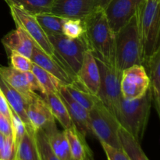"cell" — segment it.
<instances>
[{"instance_id":"5bb4252c","label":"cell","mask_w":160,"mask_h":160,"mask_svg":"<svg viewBox=\"0 0 160 160\" xmlns=\"http://www.w3.org/2000/svg\"><path fill=\"white\" fill-rule=\"evenodd\" d=\"M59 94L67 106L73 126L84 137L93 135L89 122V111L70 96L65 86H61Z\"/></svg>"},{"instance_id":"ac0fdd59","label":"cell","mask_w":160,"mask_h":160,"mask_svg":"<svg viewBox=\"0 0 160 160\" xmlns=\"http://www.w3.org/2000/svg\"><path fill=\"white\" fill-rule=\"evenodd\" d=\"M7 53L15 51L28 58H31L34 43L29 36L20 28L8 33L2 39Z\"/></svg>"},{"instance_id":"f1b7e54d","label":"cell","mask_w":160,"mask_h":160,"mask_svg":"<svg viewBox=\"0 0 160 160\" xmlns=\"http://www.w3.org/2000/svg\"><path fill=\"white\" fill-rule=\"evenodd\" d=\"M34 135L40 160H60L52 150L48 138L42 130L35 131Z\"/></svg>"},{"instance_id":"4316f807","label":"cell","mask_w":160,"mask_h":160,"mask_svg":"<svg viewBox=\"0 0 160 160\" xmlns=\"http://www.w3.org/2000/svg\"><path fill=\"white\" fill-rule=\"evenodd\" d=\"M34 17L47 35L62 34V25L65 18L51 12L38 14Z\"/></svg>"},{"instance_id":"4fadbf2b","label":"cell","mask_w":160,"mask_h":160,"mask_svg":"<svg viewBox=\"0 0 160 160\" xmlns=\"http://www.w3.org/2000/svg\"><path fill=\"white\" fill-rule=\"evenodd\" d=\"M77 84L89 93L98 94L100 84L99 68L92 53L88 50L84 56L82 64L76 75Z\"/></svg>"},{"instance_id":"52a82bcc","label":"cell","mask_w":160,"mask_h":160,"mask_svg":"<svg viewBox=\"0 0 160 160\" xmlns=\"http://www.w3.org/2000/svg\"><path fill=\"white\" fill-rule=\"evenodd\" d=\"M96 62L100 73V84L97 97L103 106L117 119L122 100L121 73L117 71L115 67L106 66L97 59Z\"/></svg>"},{"instance_id":"ab89813d","label":"cell","mask_w":160,"mask_h":160,"mask_svg":"<svg viewBox=\"0 0 160 160\" xmlns=\"http://www.w3.org/2000/svg\"><path fill=\"white\" fill-rule=\"evenodd\" d=\"M84 160H94L93 153H92V152L90 153H88V154L86 155L85 158H84Z\"/></svg>"},{"instance_id":"30bf717a","label":"cell","mask_w":160,"mask_h":160,"mask_svg":"<svg viewBox=\"0 0 160 160\" xmlns=\"http://www.w3.org/2000/svg\"><path fill=\"white\" fill-rule=\"evenodd\" d=\"M144 0H111L104 9L109 27L117 33L136 15Z\"/></svg>"},{"instance_id":"ffe728a7","label":"cell","mask_w":160,"mask_h":160,"mask_svg":"<svg viewBox=\"0 0 160 160\" xmlns=\"http://www.w3.org/2000/svg\"><path fill=\"white\" fill-rule=\"evenodd\" d=\"M0 91L4 95L9 107L20 117L26 126L31 127L27 117L28 102L27 101L26 98L20 95L17 91L9 86L7 83L5 82L1 78H0Z\"/></svg>"},{"instance_id":"7c38bea8","label":"cell","mask_w":160,"mask_h":160,"mask_svg":"<svg viewBox=\"0 0 160 160\" xmlns=\"http://www.w3.org/2000/svg\"><path fill=\"white\" fill-rule=\"evenodd\" d=\"M97 9L98 0H54L51 13L84 20Z\"/></svg>"},{"instance_id":"44dd1931","label":"cell","mask_w":160,"mask_h":160,"mask_svg":"<svg viewBox=\"0 0 160 160\" xmlns=\"http://www.w3.org/2000/svg\"><path fill=\"white\" fill-rule=\"evenodd\" d=\"M44 99L48 104L53 117L59 122L64 130L73 127L67 108L58 92H51L43 95Z\"/></svg>"},{"instance_id":"1f68e13d","label":"cell","mask_w":160,"mask_h":160,"mask_svg":"<svg viewBox=\"0 0 160 160\" xmlns=\"http://www.w3.org/2000/svg\"><path fill=\"white\" fill-rule=\"evenodd\" d=\"M10 120H11V126H12V138H13L14 142L17 146L18 143L21 138H23L25 131H26V125L23 123V120L20 119V117L12 110L10 108Z\"/></svg>"},{"instance_id":"cb8c5ba5","label":"cell","mask_w":160,"mask_h":160,"mask_svg":"<svg viewBox=\"0 0 160 160\" xmlns=\"http://www.w3.org/2000/svg\"><path fill=\"white\" fill-rule=\"evenodd\" d=\"M118 136L122 149L131 160H149L144 152L140 142L136 140L124 128L120 127Z\"/></svg>"},{"instance_id":"6da1fadb","label":"cell","mask_w":160,"mask_h":160,"mask_svg":"<svg viewBox=\"0 0 160 160\" xmlns=\"http://www.w3.org/2000/svg\"><path fill=\"white\" fill-rule=\"evenodd\" d=\"M84 22L89 51L97 60L115 67V33L109 27L104 10L98 8Z\"/></svg>"},{"instance_id":"3957f363","label":"cell","mask_w":160,"mask_h":160,"mask_svg":"<svg viewBox=\"0 0 160 160\" xmlns=\"http://www.w3.org/2000/svg\"><path fill=\"white\" fill-rule=\"evenodd\" d=\"M115 68L120 73L134 65L143 66L137 16L115 34Z\"/></svg>"},{"instance_id":"484cf974","label":"cell","mask_w":160,"mask_h":160,"mask_svg":"<svg viewBox=\"0 0 160 160\" xmlns=\"http://www.w3.org/2000/svg\"><path fill=\"white\" fill-rule=\"evenodd\" d=\"M31 72L34 73L40 84L42 95L51 92H58L61 86H63L57 78L36 64L33 63Z\"/></svg>"},{"instance_id":"9a60e30c","label":"cell","mask_w":160,"mask_h":160,"mask_svg":"<svg viewBox=\"0 0 160 160\" xmlns=\"http://www.w3.org/2000/svg\"><path fill=\"white\" fill-rule=\"evenodd\" d=\"M27 117L30 126L34 130H44L55 122V118L52 114L43 97L36 95L28 102Z\"/></svg>"},{"instance_id":"f546056e","label":"cell","mask_w":160,"mask_h":160,"mask_svg":"<svg viewBox=\"0 0 160 160\" xmlns=\"http://www.w3.org/2000/svg\"><path fill=\"white\" fill-rule=\"evenodd\" d=\"M84 34V22L80 19L65 18L62 34L70 38H78Z\"/></svg>"},{"instance_id":"277c9868","label":"cell","mask_w":160,"mask_h":160,"mask_svg":"<svg viewBox=\"0 0 160 160\" xmlns=\"http://www.w3.org/2000/svg\"><path fill=\"white\" fill-rule=\"evenodd\" d=\"M152 106V96L149 88L140 98L131 100L122 98L120 102L117 120L120 126L139 142L146 130Z\"/></svg>"},{"instance_id":"9c48e42d","label":"cell","mask_w":160,"mask_h":160,"mask_svg":"<svg viewBox=\"0 0 160 160\" xmlns=\"http://www.w3.org/2000/svg\"><path fill=\"white\" fill-rule=\"evenodd\" d=\"M149 88V78L145 67L134 65L121 73L120 90L124 99H136L143 96Z\"/></svg>"},{"instance_id":"60d3db41","label":"cell","mask_w":160,"mask_h":160,"mask_svg":"<svg viewBox=\"0 0 160 160\" xmlns=\"http://www.w3.org/2000/svg\"><path fill=\"white\" fill-rule=\"evenodd\" d=\"M16 160H18V159H16Z\"/></svg>"},{"instance_id":"74e56055","label":"cell","mask_w":160,"mask_h":160,"mask_svg":"<svg viewBox=\"0 0 160 160\" xmlns=\"http://www.w3.org/2000/svg\"><path fill=\"white\" fill-rule=\"evenodd\" d=\"M110 1L111 0H98V8L104 10V9L107 6Z\"/></svg>"},{"instance_id":"e0dca14e","label":"cell","mask_w":160,"mask_h":160,"mask_svg":"<svg viewBox=\"0 0 160 160\" xmlns=\"http://www.w3.org/2000/svg\"><path fill=\"white\" fill-rule=\"evenodd\" d=\"M149 78V89L152 96V105L160 115V49L157 50L143 63Z\"/></svg>"},{"instance_id":"7402d4cb","label":"cell","mask_w":160,"mask_h":160,"mask_svg":"<svg viewBox=\"0 0 160 160\" xmlns=\"http://www.w3.org/2000/svg\"><path fill=\"white\" fill-rule=\"evenodd\" d=\"M34 134L32 128L26 126V131L17 146V159L40 160Z\"/></svg>"},{"instance_id":"5b68a950","label":"cell","mask_w":160,"mask_h":160,"mask_svg":"<svg viewBox=\"0 0 160 160\" xmlns=\"http://www.w3.org/2000/svg\"><path fill=\"white\" fill-rule=\"evenodd\" d=\"M89 122L92 134L100 142L122 149L118 136L120 124L117 119L103 106L99 99L89 111Z\"/></svg>"},{"instance_id":"d6a6232c","label":"cell","mask_w":160,"mask_h":160,"mask_svg":"<svg viewBox=\"0 0 160 160\" xmlns=\"http://www.w3.org/2000/svg\"><path fill=\"white\" fill-rule=\"evenodd\" d=\"M17 159V145L12 136H6V142L2 152L0 160H16Z\"/></svg>"},{"instance_id":"8d00e7d4","label":"cell","mask_w":160,"mask_h":160,"mask_svg":"<svg viewBox=\"0 0 160 160\" xmlns=\"http://www.w3.org/2000/svg\"><path fill=\"white\" fill-rule=\"evenodd\" d=\"M25 74H26L27 80H28V82L29 84L30 87L32 89V91L35 92V91H38L42 93V88H41V86L39 84L37 78L34 76V73L31 71H28L25 72Z\"/></svg>"},{"instance_id":"83f0119b","label":"cell","mask_w":160,"mask_h":160,"mask_svg":"<svg viewBox=\"0 0 160 160\" xmlns=\"http://www.w3.org/2000/svg\"><path fill=\"white\" fill-rule=\"evenodd\" d=\"M65 87L70 96L79 104L84 106L87 110L90 111L98 100V97L96 95L88 92L77 83L67 85Z\"/></svg>"},{"instance_id":"ba28073f","label":"cell","mask_w":160,"mask_h":160,"mask_svg":"<svg viewBox=\"0 0 160 160\" xmlns=\"http://www.w3.org/2000/svg\"><path fill=\"white\" fill-rule=\"evenodd\" d=\"M9 9L17 28H21L29 36L33 43L42 51L48 56L57 59L48 35L38 23L34 16L25 12L17 6H10Z\"/></svg>"},{"instance_id":"7a4b0ae2","label":"cell","mask_w":160,"mask_h":160,"mask_svg":"<svg viewBox=\"0 0 160 160\" xmlns=\"http://www.w3.org/2000/svg\"><path fill=\"white\" fill-rule=\"evenodd\" d=\"M160 0H144L136 13L143 63L160 49Z\"/></svg>"},{"instance_id":"d4e9b609","label":"cell","mask_w":160,"mask_h":160,"mask_svg":"<svg viewBox=\"0 0 160 160\" xmlns=\"http://www.w3.org/2000/svg\"><path fill=\"white\" fill-rule=\"evenodd\" d=\"M9 6H13L31 15L51 12L54 0H5Z\"/></svg>"},{"instance_id":"8992f818","label":"cell","mask_w":160,"mask_h":160,"mask_svg":"<svg viewBox=\"0 0 160 160\" xmlns=\"http://www.w3.org/2000/svg\"><path fill=\"white\" fill-rule=\"evenodd\" d=\"M48 37L57 59L76 76L81 67L84 54L88 50L84 34L78 38H70L63 34Z\"/></svg>"},{"instance_id":"e575fe53","label":"cell","mask_w":160,"mask_h":160,"mask_svg":"<svg viewBox=\"0 0 160 160\" xmlns=\"http://www.w3.org/2000/svg\"><path fill=\"white\" fill-rule=\"evenodd\" d=\"M0 132L5 136H12L11 120L0 114Z\"/></svg>"},{"instance_id":"f35d334b","label":"cell","mask_w":160,"mask_h":160,"mask_svg":"<svg viewBox=\"0 0 160 160\" xmlns=\"http://www.w3.org/2000/svg\"><path fill=\"white\" fill-rule=\"evenodd\" d=\"M5 142H6V136L0 132V158H1L2 152L3 147H4Z\"/></svg>"},{"instance_id":"836d02e7","label":"cell","mask_w":160,"mask_h":160,"mask_svg":"<svg viewBox=\"0 0 160 160\" xmlns=\"http://www.w3.org/2000/svg\"><path fill=\"white\" fill-rule=\"evenodd\" d=\"M100 143L107 156L108 160H131L123 149H117L102 142Z\"/></svg>"},{"instance_id":"2e32d148","label":"cell","mask_w":160,"mask_h":160,"mask_svg":"<svg viewBox=\"0 0 160 160\" xmlns=\"http://www.w3.org/2000/svg\"><path fill=\"white\" fill-rule=\"evenodd\" d=\"M0 78L23 95L28 102L38 95L30 87L25 72L19 71L12 67L0 66Z\"/></svg>"},{"instance_id":"d590c367","label":"cell","mask_w":160,"mask_h":160,"mask_svg":"<svg viewBox=\"0 0 160 160\" xmlns=\"http://www.w3.org/2000/svg\"><path fill=\"white\" fill-rule=\"evenodd\" d=\"M0 114L10 120V107L1 91H0Z\"/></svg>"},{"instance_id":"8fae6325","label":"cell","mask_w":160,"mask_h":160,"mask_svg":"<svg viewBox=\"0 0 160 160\" xmlns=\"http://www.w3.org/2000/svg\"><path fill=\"white\" fill-rule=\"evenodd\" d=\"M33 63L46 70L57 78L63 86L77 82V78L58 59L48 56L34 44L32 53L30 58Z\"/></svg>"},{"instance_id":"603a6c76","label":"cell","mask_w":160,"mask_h":160,"mask_svg":"<svg viewBox=\"0 0 160 160\" xmlns=\"http://www.w3.org/2000/svg\"><path fill=\"white\" fill-rule=\"evenodd\" d=\"M64 131L68 140L73 159L84 160L86 155L92 152L86 142L85 137L83 136L74 126Z\"/></svg>"},{"instance_id":"4dcf8cb0","label":"cell","mask_w":160,"mask_h":160,"mask_svg":"<svg viewBox=\"0 0 160 160\" xmlns=\"http://www.w3.org/2000/svg\"><path fill=\"white\" fill-rule=\"evenodd\" d=\"M10 64L12 68L21 72L31 71L33 62L29 58L23 56L15 51H11L9 53Z\"/></svg>"},{"instance_id":"d6986e66","label":"cell","mask_w":160,"mask_h":160,"mask_svg":"<svg viewBox=\"0 0 160 160\" xmlns=\"http://www.w3.org/2000/svg\"><path fill=\"white\" fill-rule=\"evenodd\" d=\"M42 131L45 132L53 152L60 160H73L70 153L65 131H59L56 123H52Z\"/></svg>"}]
</instances>
